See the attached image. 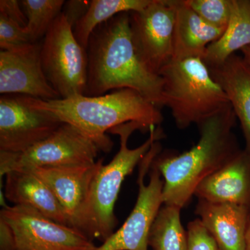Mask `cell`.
I'll use <instances>...</instances> for the list:
<instances>
[{
    "mask_svg": "<svg viewBox=\"0 0 250 250\" xmlns=\"http://www.w3.org/2000/svg\"><path fill=\"white\" fill-rule=\"evenodd\" d=\"M86 51L85 96L129 88L157 107L164 106L162 78L150 71L140 58L133 42L129 13L116 15L98 26L90 36Z\"/></svg>",
    "mask_w": 250,
    "mask_h": 250,
    "instance_id": "cell-1",
    "label": "cell"
},
{
    "mask_svg": "<svg viewBox=\"0 0 250 250\" xmlns=\"http://www.w3.org/2000/svg\"><path fill=\"white\" fill-rule=\"evenodd\" d=\"M236 116L231 105L198 124L196 146L177 155H158L153 161L164 178V205L182 208L198 186L239 152L232 132Z\"/></svg>",
    "mask_w": 250,
    "mask_h": 250,
    "instance_id": "cell-2",
    "label": "cell"
},
{
    "mask_svg": "<svg viewBox=\"0 0 250 250\" xmlns=\"http://www.w3.org/2000/svg\"><path fill=\"white\" fill-rule=\"evenodd\" d=\"M22 96L29 106L50 112L63 123L76 126L105 153L113 148V141L106 136L113 128L136 122L149 132L151 128L164 121L161 108L129 88L100 96L80 95L52 100Z\"/></svg>",
    "mask_w": 250,
    "mask_h": 250,
    "instance_id": "cell-3",
    "label": "cell"
},
{
    "mask_svg": "<svg viewBox=\"0 0 250 250\" xmlns=\"http://www.w3.org/2000/svg\"><path fill=\"white\" fill-rule=\"evenodd\" d=\"M159 75L164 105L170 108L179 129L200 124L231 105L202 59L172 61Z\"/></svg>",
    "mask_w": 250,
    "mask_h": 250,
    "instance_id": "cell-4",
    "label": "cell"
},
{
    "mask_svg": "<svg viewBox=\"0 0 250 250\" xmlns=\"http://www.w3.org/2000/svg\"><path fill=\"white\" fill-rule=\"evenodd\" d=\"M136 130L148 131L136 122H130L113 128L108 133L121 138V147L107 165L102 166L95 176L91 188L90 215L93 240L104 242L114 233L118 220L114 213L115 205L125 179L132 173L149 152L153 143L161 139V131L153 126L149 137L135 149L128 147V139Z\"/></svg>",
    "mask_w": 250,
    "mask_h": 250,
    "instance_id": "cell-5",
    "label": "cell"
},
{
    "mask_svg": "<svg viewBox=\"0 0 250 250\" xmlns=\"http://www.w3.org/2000/svg\"><path fill=\"white\" fill-rule=\"evenodd\" d=\"M41 59L46 79L61 98L85 95L88 54L65 13L59 14L45 34Z\"/></svg>",
    "mask_w": 250,
    "mask_h": 250,
    "instance_id": "cell-6",
    "label": "cell"
},
{
    "mask_svg": "<svg viewBox=\"0 0 250 250\" xmlns=\"http://www.w3.org/2000/svg\"><path fill=\"white\" fill-rule=\"evenodd\" d=\"M160 143H153L139 164V190L131 214L121 228L95 250H148V238L163 202L164 180L153 161L160 152Z\"/></svg>",
    "mask_w": 250,
    "mask_h": 250,
    "instance_id": "cell-7",
    "label": "cell"
},
{
    "mask_svg": "<svg viewBox=\"0 0 250 250\" xmlns=\"http://www.w3.org/2000/svg\"><path fill=\"white\" fill-rule=\"evenodd\" d=\"M99 151L95 143L76 126L64 123L47 139L22 153L0 152L1 177L10 171L31 167L93 165Z\"/></svg>",
    "mask_w": 250,
    "mask_h": 250,
    "instance_id": "cell-8",
    "label": "cell"
},
{
    "mask_svg": "<svg viewBox=\"0 0 250 250\" xmlns=\"http://www.w3.org/2000/svg\"><path fill=\"white\" fill-rule=\"evenodd\" d=\"M0 220L14 236L16 250H95L93 241L77 229L23 206L4 205Z\"/></svg>",
    "mask_w": 250,
    "mask_h": 250,
    "instance_id": "cell-9",
    "label": "cell"
},
{
    "mask_svg": "<svg viewBox=\"0 0 250 250\" xmlns=\"http://www.w3.org/2000/svg\"><path fill=\"white\" fill-rule=\"evenodd\" d=\"M175 16L174 0H153L146 9L129 12L138 54L147 68L157 75L172 61Z\"/></svg>",
    "mask_w": 250,
    "mask_h": 250,
    "instance_id": "cell-10",
    "label": "cell"
},
{
    "mask_svg": "<svg viewBox=\"0 0 250 250\" xmlns=\"http://www.w3.org/2000/svg\"><path fill=\"white\" fill-rule=\"evenodd\" d=\"M103 164L104 159H100L90 166L31 167L21 170L30 171L44 181L63 208L70 226L93 241L90 192L94 179Z\"/></svg>",
    "mask_w": 250,
    "mask_h": 250,
    "instance_id": "cell-11",
    "label": "cell"
},
{
    "mask_svg": "<svg viewBox=\"0 0 250 250\" xmlns=\"http://www.w3.org/2000/svg\"><path fill=\"white\" fill-rule=\"evenodd\" d=\"M63 123L53 113L29 106L22 95H1L0 152H25L50 136Z\"/></svg>",
    "mask_w": 250,
    "mask_h": 250,
    "instance_id": "cell-12",
    "label": "cell"
},
{
    "mask_svg": "<svg viewBox=\"0 0 250 250\" xmlns=\"http://www.w3.org/2000/svg\"><path fill=\"white\" fill-rule=\"evenodd\" d=\"M38 42L0 52V93L43 100L60 99L42 70Z\"/></svg>",
    "mask_w": 250,
    "mask_h": 250,
    "instance_id": "cell-13",
    "label": "cell"
},
{
    "mask_svg": "<svg viewBox=\"0 0 250 250\" xmlns=\"http://www.w3.org/2000/svg\"><path fill=\"white\" fill-rule=\"evenodd\" d=\"M200 200L250 207V154L240 150L228 164L205 179L195 190Z\"/></svg>",
    "mask_w": 250,
    "mask_h": 250,
    "instance_id": "cell-14",
    "label": "cell"
},
{
    "mask_svg": "<svg viewBox=\"0 0 250 250\" xmlns=\"http://www.w3.org/2000/svg\"><path fill=\"white\" fill-rule=\"evenodd\" d=\"M250 207L199 199L196 213L220 250H246Z\"/></svg>",
    "mask_w": 250,
    "mask_h": 250,
    "instance_id": "cell-15",
    "label": "cell"
},
{
    "mask_svg": "<svg viewBox=\"0 0 250 250\" xmlns=\"http://www.w3.org/2000/svg\"><path fill=\"white\" fill-rule=\"evenodd\" d=\"M5 176L4 194L8 201L29 207L57 223L70 226L62 205L40 177L27 170L10 171Z\"/></svg>",
    "mask_w": 250,
    "mask_h": 250,
    "instance_id": "cell-16",
    "label": "cell"
},
{
    "mask_svg": "<svg viewBox=\"0 0 250 250\" xmlns=\"http://www.w3.org/2000/svg\"><path fill=\"white\" fill-rule=\"evenodd\" d=\"M176 16L172 61L205 57L207 47L218 41L223 29L205 22L187 4L185 0H174Z\"/></svg>",
    "mask_w": 250,
    "mask_h": 250,
    "instance_id": "cell-17",
    "label": "cell"
},
{
    "mask_svg": "<svg viewBox=\"0 0 250 250\" xmlns=\"http://www.w3.org/2000/svg\"><path fill=\"white\" fill-rule=\"evenodd\" d=\"M213 80L228 95L236 118L241 123L250 154V65L233 54L221 65L208 67Z\"/></svg>",
    "mask_w": 250,
    "mask_h": 250,
    "instance_id": "cell-18",
    "label": "cell"
},
{
    "mask_svg": "<svg viewBox=\"0 0 250 250\" xmlns=\"http://www.w3.org/2000/svg\"><path fill=\"white\" fill-rule=\"evenodd\" d=\"M250 45V0H231L228 27L218 41L207 47L202 60L208 67L221 65L237 50Z\"/></svg>",
    "mask_w": 250,
    "mask_h": 250,
    "instance_id": "cell-19",
    "label": "cell"
},
{
    "mask_svg": "<svg viewBox=\"0 0 250 250\" xmlns=\"http://www.w3.org/2000/svg\"><path fill=\"white\" fill-rule=\"evenodd\" d=\"M153 0H93L85 14L73 27L77 41L86 49L92 33L98 26L121 13L146 9Z\"/></svg>",
    "mask_w": 250,
    "mask_h": 250,
    "instance_id": "cell-20",
    "label": "cell"
},
{
    "mask_svg": "<svg viewBox=\"0 0 250 250\" xmlns=\"http://www.w3.org/2000/svg\"><path fill=\"white\" fill-rule=\"evenodd\" d=\"M181 210L173 206L161 207L148 238L153 250H187V232L181 223Z\"/></svg>",
    "mask_w": 250,
    "mask_h": 250,
    "instance_id": "cell-21",
    "label": "cell"
},
{
    "mask_svg": "<svg viewBox=\"0 0 250 250\" xmlns=\"http://www.w3.org/2000/svg\"><path fill=\"white\" fill-rule=\"evenodd\" d=\"M23 11L27 18V28L32 42L45 37L54 21L62 12L63 0H22Z\"/></svg>",
    "mask_w": 250,
    "mask_h": 250,
    "instance_id": "cell-22",
    "label": "cell"
},
{
    "mask_svg": "<svg viewBox=\"0 0 250 250\" xmlns=\"http://www.w3.org/2000/svg\"><path fill=\"white\" fill-rule=\"evenodd\" d=\"M186 4L205 22L225 30L231 11V0H185Z\"/></svg>",
    "mask_w": 250,
    "mask_h": 250,
    "instance_id": "cell-23",
    "label": "cell"
},
{
    "mask_svg": "<svg viewBox=\"0 0 250 250\" xmlns=\"http://www.w3.org/2000/svg\"><path fill=\"white\" fill-rule=\"evenodd\" d=\"M29 43H34L27 27L0 14V48L1 51L11 50Z\"/></svg>",
    "mask_w": 250,
    "mask_h": 250,
    "instance_id": "cell-24",
    "label": "cell"
},
{
    "mask_svg": "<svg viewBox=\"0 0 250 250\" xmlns=\"http://www.w3.org/2000/svg\"><path fill=\"white\" fill-rule=\"evenodd\" d=\"M187 240V250H219L216 241L200 219H196L188 225Z\"/></svg>",
    "mask_w": 250,
    "mask_h": 250,
    "instance_id": "cell-25",
    "label": "cell"
},
{
    "mask_svg": "<svg viewBox=\"0 0 250 250\" xmlns=\"http://www.w3.org/2000/svg\"><path fill=\"white\" fill-rule=\"evenodd\" d=\"M0 14L4 15L23 27L27 25V18L21 4L18 0H1Z\"/></svg>",
    "mask_w": 250,
    "mask_h": 250,
    "instance_id": "cell-26",
    "label": "cell"
},
{
    "mask_svg": "<svg viewBox=\"0 0 250 250\" xmlns=\"http://www.w3.org/2000/svg\"><path fill=\"white\" fill-rule=\"evenodd\" d=\"M0 250H16L12 232L2 220H0Z\"/></svg>",
    "mask_w": 250,
    "mask_h": 250,
    "instance_id": "cell-27",
    "label": "cell"
},
{
    "mask_svg": "<svg viewBox=\"0 0 250 250\" xmlns=\"http://www.w3.org/2000/svg\"><path fill=\"white\" fill-rule=\"evenodd\" d=\"M246 250H250V207L246 235Z\"/></svg>",
    "mask_w": 250,
    "mask_h": 250,
    "instance_id": "cell-28",
    "label": "cell"
},
{
    "mask_svg": "<svg viewBox=\"0 0 250 250\" xmlns=\"http://www.w3.org/2000/svg\"><path fill=\"white\" fill-rule=\"evenodd\" d=\"M241 51L243 52V58L245 62L250 65V45L247 46V47L242 49Z\"/></svg>",
    "mask_w": 250,
    "mask_h": 250,
    "instance_id": "cell-29",
    "label": "cell"
},
{
    "mask_svg": "<svg viewBox=\"0 0 250 250\" xmlns=\"http://www.w3.org/2000/svg\"><path fill=\"white\" fill-rule=\"evenodd\" d=\"M218 250H220V249H219Z\"/></svg>",
    "mask_w": 250,
    "mask_h": 250,
    "instance_id": "cell-30",
    "label": "cell"
}]
</instances>
